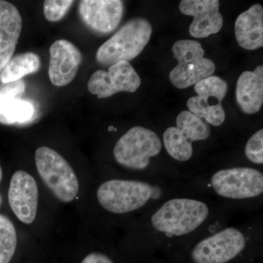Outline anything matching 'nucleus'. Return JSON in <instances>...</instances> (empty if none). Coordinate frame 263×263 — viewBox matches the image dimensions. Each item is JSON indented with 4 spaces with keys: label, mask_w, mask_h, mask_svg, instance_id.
<instances>
[{
    "label": "nucleus",
    "mask_w": 263,
    "mask_h": 263,
    "mask_svg": "<svg viewBox=\"0 0 263 263\" xmlns=\"http://www.w3.org/2000/svg\"><path fill=\"white\" fill-rule=\"evenodd\" d=\"M212 216L209 203L194 197H173L151 214V229L167 239L190 236L201 229Z\"/></svg>",
    "instance_id": "1"
},
{
    "label": "nucleus",
    "mask_w": 263,
    "mask_h": 263,
    "mask_svg": "<svg viewBox=\"0 0 263 263\" xmlns=\"http://www.w3.org/2000/svg\"><path fill=\"white\" fill-rule=\"evenodd\" d=\"M158 183L141 180L111 179L100 184L97 191L99 203L105 210L125 214L140 210L163 195Z\"/></svg>",
    "instance_id": "2"
},
{
    "label": "nucleus",
    "mask_w": 263,
    "mask_h": 263,
    "mask_svg": "<svg viewBox=\"0 0 263 263\" xmlns=\"http://www.w3.org/2000/svg\"><path fill=\"white\" fill-rule=\"evenodd\" d=\"M152 32V25L146 19H132L98 48L97 61L104 66L129 62L143 51Z\"/></svg>",
    "instance_id": "3"
},
{
    "label": "nucleus",
    "mask_w": 263,
    "mask_h": 263,
    "mask_svg": "<svg viewBox=\"0 0 263 263\" xmlns=\"http://www.w3.org/2000/svg\"><path fill=\"white\" fill-rule=\"evenodd\" d=\"M36 167L45 184L64 202L72 201L77 196L79 183L70 164L61 155L48 147L35 152Z\"/></svg>",
    "instance_id": "4"
},
{
    "label": "nucleus",
    "mask_w": 263,
    "mask_h": 263,
    "mask_svg": "<svg viewBox=\"0 0 263 263\" xmlns=\"http://www.w3.org/2000/svg\"><path fill=\"white\" fill-rule=\"evenodd\" d=\"M172 51L178 65L171 70L170 80L178 89H186L211 77L215 64L204 57L200 43L193 40H181L174 43Z\"/></svg>",
    "instance_id": "5"
},
{
    "label": "nucleus",
    "mask_w": 263,
    "mask_h": 263,
    "mask_svg": "<svg viewBox=\"0 0 263 263\" xmlns=\"http://www.w3.org/2000/svg\"><path fill=\"white\" fill-rule=\"evenodd\" d=\"M162 143L160 137L148 128L136 126L123 135L114 146L116 161L127 168L143 171L151 160L160 153Z\"/></svg>",
    "instance_id": "6"
},
{
    "label": "nucleus",
    "mask_w": 263,
    "mask_h": 263,
    "mask_svg": "<svg viewBox=\"0 0 263 263\" xmlns=\"http://www.w3.org/2000/svg\"><path fill=\"white\" fill-rule=\"evenodd\" d=\"M249 235L237 227H226L199 240L192 249L193 263H228L243 253Z\"/></svg>",
    "instance_id": "7"
},
{
    "label": "nucleus",
    "mask_w": 263,
    "mask_h": 263,
    "mask_svg": "<svg viewBox=\"0 0 263 263\" xmlns=\"http://www.w3.org/2000/svg\"><path fill=\"white\" fill-rule=\"evenodd\" d=\"M210 185L216 195L227 200H252L262 195L263 174L249 167L221 169L212 175Z\"/></svg>",
    "instance_id": "8"
},
{
    "label": "nucleus",
    "mask_w": 263,
    "mask_h": 263,
    "mask_svg": "<svg viewBox=\"0 0 263 263\" xmlns=\"http://www.w3.org/2000/svg\"><path fill=\"white\" fill-rule=\"evenodd\" d=\"M211 135L206 122L191 112L183 110L176 118V127L163 133V143L167 154L175 160L187 162L193 155L194 142L205 141Z\"/></svg>",
    "instance_id": "9"
},
{
    "label": "nucleus",
    "mask_w": 263,
    "mask_h": 263,
    "mask_svg": "<svg viewBox=\"0 0 263 263\" xmlns=\"http://www.w3.org/2000/svg\"><path fill=\"white\" fill-rule=\"evenodd\" d=\"M197 96L187 101L190 112L205 119L214 127H219L226 120V111L223 108V100L228 91V84L218 76H211L195 85Z\"/></svg>",
    "instance_id": "10"
},
{
    "label": "nucleus",
    "mask_w": 263,
    "mask_h": 263,
    "mask_svg": "<svg viewBox=\"0 0 263 263\" xmlns=\"http://www.w3.org/2000/svg\"><path fill=\"white\" fill-rule=\"evenodd\" d=\"M141 84V78L129 62H120L110 66L108 71L95 72L88 82V89L98 99H103L122 91L135 92Z\"/></svg>",
    "instance_id": "11"
},
{
    "label": "nucleus",
    "mask_w": 263,
    "mask_h": 263,
    "mask_svg": "<svg viewBox=\"0 0 263 263\" xmlns=\"http://www.w3.org/2000/svg\"><path fill=\"white\" fill-rule=\"evenodd\" d=\"M8 202L19 220L32 224L37 214L38 188L35 179L24 171L12 176L8 190Z\"/></svg>",
    "instance_id": "12"
},
{
    "label": "nucleus",
    "mask_w": 263,
    "mask_h": 263,
    "mask_svg": "<svg viewBox=\"0 0 263 263\" xmlns=\"http://www.w3.org/2000/svg\"><path fill=\"white\" fill-rule=\"evenodd\" d=\"M23 80L3 84L0 87V123L5 125L28 124L36 117L34 104L24 100L25 91Z\"/></svg>",
    "instance_id": "13"
},
{
    "label": "nucleus",
    "mask_w": 263,
    "mask_h": 263,
    "mask_svg": "<svg viewBox=\"0 0 263 263\" xmlns=\"http://www.w3.org/2000/svg\"><path fill=\"white\" fill-rule=\"evenodd\" d=\"M79 11L89 29L100 34H108L120 23L124 4L119 0H84L79 3Z\"/></svg>",
    "instance_id": "14"
},
{
    "label": "nucleus",
    "mask_w": 263,
    "mask_h": 263,
    "mask_svg": "<svg viewBox=\"0 0 263 263\" xmlns=\"http://www.w3.org/2000/svg\"><path fill=\"white\" fill-rule=\"evenodd\" d=\"M48 76L51 84L65 86L75 79L82 62V53L73 43L67 40H58L49 50Z\"/></svg>",
    "instance_id": "15"
},
{
    "label": "nucleus",
    "mask_w": 263,
    "mask_h": 263,
    "mask_svg": "<svg viewBox=\"0 0 263 263\" xmlns=\"http://www.w3.org/2000/svg\"><path fill=\"white\" fill-rule=\"evenodd\" d=\"M183 14L193 16L189 32L195 38H205L221 30L223 17L218 0H182L179 4Z\"/></svg>",
    "instance_id": "16"
},
{
    "label": "nucleus",
    "mask_w": 263,
    "mask_h": 263,
    "mask_svg": "<svg viewBox=\"0 0 263 263\" xmlns=\"http://www.w3.org/2000/svg\"><path fill=\"white\" fill-rule=\"evenodd\" d=\"M22 29V18L16 7L0 0V72L13 56Z\"/></svg>",
    "instance_id": "17"
},
{
    "label": "nucleus",
    "mask_w": 263,
    "mask_h": 263,
    "mask_svg": "<svg viewBox=\"0 0 263 263\" xmlns=\"http://www.w3.org/2000/svg\"><path fill=\"white\" fill-rule=\"evenodd\" d=\"M235 34L240 47L253 51L263 46V8L252 5L237 18Z\"/></svg>",
    "instance_id": "18"
},
{
    "label": "nucleus",
    "mask_w": 263,
    "mask_h": 263,
    "mask_svg": "<svg viewBox=\"0 0 263 263\" xmlns=\"http://www.w3.org/2000/svg\"><path fill=\"white\" fill-rule=\"evenodd\" d=\"M236 100L243 113L254 114L263 103V67L240 74L236 84Z\"/></svg>",
    "instance_id": "19"
},
{
    "label": "nucleus",
    "mask_w": 263,
    "mask_h": 263,
    "mask_svg": "<svg viewBox=\"0 0 263 263\" xmlns=\"http://www.w3.org/2000/svg\"><path fill=\"white\" fill-rule=\"evenodd\" d=\"M40 68L41 60L36 53H20L12 57L0 72V81L5 84L22 80L24 76L37 72Z\"/></svg>",
    "instance_id": "20"
},
{
    "label": "nucleus",
    "mask_w": 263,
    "mask_h": 263,
    "mask_svg": "<svg viewBox=\"0 0 263 263\" xmlns=\"http://www.w3.org/2000/svg\"><path fill=\"white\" fill-rule=\"evenodd\" d=\"M17 234L12 221L0 214V263H9L14 255Z\"/></svg>",
    "instance_id": "21"
},
{
    "label": "nucleus",
    "mask_w": 263,
    "mask_h": 263,
    "mask_svg": "<svg viewBox=\"0 0 263 263\" xmlns=\"http://www.w3.org/2000/svg\"><path fill=\"white\" fill-rule=\"evenodd\" d=\"M74 1L46 0L43 3V13L48 22H57L65 17Z\"/></svg>",
    "instance_id": "22"
},
{
    "label": "nucleus",
    "mask_w": 263,
    "mask_h": 263,
    "mask_svg": "<svg viewBox=\"0 0 263 263\" xmlns=\"http://www.w3.org/2000/svg\"><path fill=\"white\" fill-rule=\"evenodd\" d=\"M245 155L252 163L263 164V129L256 132L249 138L245 146Z\"/></svg>",
    "instance_id": "23"
},
{
    "label": "nucleus",
    "mask_w": 263,
    "mask_h": 263,
    "mask_svg": "<svg viewBox=\"0 0 263 263\" xmlns=\"http://www.w3.org/2000/svg\"><path fill=\"white\" fill-rule=\"evenodd\" d=\"M81 263H114L108 256L100 252L88 254Z\"/></svg>",
    "instance_id": "24"
},
{
    "label": "nucleus",
    "mask_w": 263,
    "mask_h": 263,
    "mask_svg": "<svg viewBox=\"0 0 263 263\" xmlns=\"http://www.w3.org/2000/svg\"><path fill=\"white\" fill-rule=\"evenodd\" d=\"M3 179V170H2L1 166H0V181Z\"/></svg>",
    "instance_id": "25"
}]
</instances>
